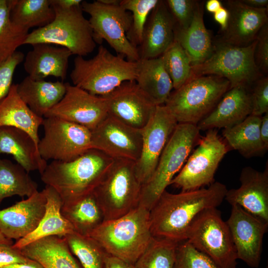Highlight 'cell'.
I'll list each match as a JSON object with an SVG mask.
<instances>
[{"label":"cell","instance_id":"6da1fadb","mask_svg":"<svg viewBox=\"0 0 268 268\" xmlns=\"http://www.w3.org/2000/svg\"><path fill=\"white\" fill-rule=\"evenodd\" d=\"M227 191L226 186L219 182L178 194L165 190L149 210L152 236L177 243L186 240L188 230L196 216L205 209L219 206Z\"/></svg>","mask_w":268,"mask_h":268},{"label":"cell","instance_id":"7a4b0ae2","mask_svg":"<svg viewBox=\"0 0 268 268\" xmlns=\"http://www.w3.org/2000/svg\"><path fill=\"white\" fill-rule=\"evenodd\" d=\"M114 160L91 148L69 162L53 161L41 174V179L56 191L65 205L93 193Z\"/></svg>","mask_w":268,"mask_h":268},{"label":"cell","instance_id":"3957f363","mask_svg":"<svg viewBox=\"0 0 268 268\" xmlns=\"http://www.w3.org/2000/svg\"><path fill=\"white\" fill-rule=\"evenodd\" d=\"M88 236L107 254L134 265L153 238L149 210L138 205L119 218L105 220Z\"/></svg>","mask_w":268,"mask_h":268},{"label":"cell","instance_id":"277c9868","mask_svg":"<svg viewBox=\"0 0 268 268\" xmlns=\"http://www.w3.org/2000/svg\"><path fill=\"white\" fill-rule=\"evenodd\" d=\"M136 62L114 55L100 45L90 59L76 56L70 77L73 85L91 94L103 96L126 81L134 80Z\"/></svg>","mask_w":268,"mask_h":268},{"label":"cell","instance_id":"5b68a950","mask_svg":"<svg viewBox=\"0 0 268 268\" xmlns=\"http://www.w3.org/2000/svg\"><path fill=\"white\" fill-rule=\"evenodd\" d=\"M230 88L229 82L219 76H194L174 89L164 105L178 123L197 125Z\"/></svg>","mask_w":268,"mask_h":268},{"label":"cell","instance_id":"8992f818","mask_svg":"<svg viewBox=\"0 0 268 268\" xmlns=\"http://www.w3.org/2000/svg\"><path fill=\"white\" fill-rule=\"evenodd\" d=\"M200 131L197 125L178 123L170 137L152 175L142 185L138 205L150 210L181 169L194 146Z\"/></svg>","mask_w":268,"mask_h":268},{"label":"cell","instance_id":"52a82bcc","mask_svg":"<svg viewBox=\"0 0 268 268\" xmlns=\"http://www.w3.org/2000/svg\"><path fill=\"white\" fill-rule=\"evenodd\" d=\"M52 7L55 13L53 21L29 33L23 45L46 43L60 46L67 49L72 55L83 57L92 53L97 43L81 5L69 9Z\"/></svg>","mask_w":268,"mask_h":268},{"label":"cell","instance_id":"ba28073f","mask_svg":"<svg viewBox=\"0 0 268 268\" xmlns=\"http://www.w3.org/2000/svg\"><path fill=\"white\" fill-rule=\"evenodd\" d=\"M256 44V39L244 47L213 40L210 56L203 63L192 66L191 77L214 75L226 79L230 88L239 85L250 87L263 76L255 62Z\"/></svg>","mask_w":268,"mask_h":268},{"label":"cell","instance_id":"9c48e42d","mask_svg":"<svg viewBox=\"0 0 268 268\" xmlns=\"http://www.w3.org/2000/svg\"><path fill=\"white\" fill-rule=\"evenodd\" d=\"M135 162L116 159L93 192L105 220L119 218L138 206L142 185L134 170Z\"/></svg>","mask_w":268,"mask_h":268},{"label":"cell","instance_id":"30bf717a","mask_svg":"<svg viewBox=\"0 0 268 268\" xmlns=\"http://www.w3.org/2000/svg\"><path fill=\"white\" fill-rule=\"evenodd\" d=\"M221 214L216 207L201 211L190 224L186 240L220 268H236V249L227 224Z\"/></svg>","mask_w":268,"mask_h":268},{"label":"cell","instance_id":"8fae6325","mask_svg":"<svg viewBox=\"0 0 268 268\" xmlns=\"http://www.w3.org/2000/svg\"><path fill=\"white\" fill-rule=\"evenodd\" d=\"M81 7L90 16L88 20L96 43L101 44L105 40L117 55L126 58L128 61L136 62L139 59L137 48L127 36L132 21L131 12L120 4L109 5L98 0L83 1Z\"/></svg>","mask_w":268,"mask_h":268},{"label":"cell","instance_id":"7c38bea8","mask_svg":"<svg viewBox=\"0 0 268 268\" xmlns=\"http://www.w3.org/2000/svg\"><path fill=\"white\" fill-rule=\"evenodd\" d=\"M229 149L216 129L208 130L200 139L197 147L189 155L170 185L181 189L182 191L209 186L214 182L216 171Z\"/></svg>","mask_w":268,"mask_h":268},{"label":"cell","instance_id":"4fadbf2b","mask_svg":"<svg viewBox=\"0 0 268 268\" xmlns=\"http://www.w3.org/2000/svg\"><path fill=\"white\" fill-rule=\"evenodd\" d=\"M44 134L38 144L45 161L69 162L91 149V131L81 125L60 118H44Z\"/></svg>","mask_w":268,"mask_h":268},{"label":"cell","instance_id":"5bb4252c","mask_svg":"<svg viewBox=\"0 0 268 268\" xmlns=\"http://www.w3.org/2000/svg\"><path fill=\"white\" fill-rule=\"evenodd\" d=\"M178 123L165 105H158L142 129V148L134 164L136 176L142 185L150 179L160 157Z\"/></svg>","mask_w":268,"mask_h":268},{"label":"cell","instance_id":"9a60e30c","mask_svg":"<svg viewBox=\"0 0 268 268\" xmlns=\"http://www.w3.org/2000/svg\"><path fill=\"white\" fill-rule=\"evenodd\" d=\"M141 131L108 115L91 131V148L116 159L136 162L142 148Z\"/></svg>","mask_w":268,"mask_h":268},{"label":"cell","instance_id":"2e32d148","mask_svg":"<svg viewBox=\"0 0 268 268\" xmlns=\"http://www.w3.org/2000/svg\"><path fill=\"white\" fill-rule=\"evenodd\" d=\"M226 221L236 249L237 259L253 268L259 267L263 239L268 222L249 213L238 205L231 206Z\"/></svg>","mask_w":268,"mask_h":268},{"label":"cell","instance_id":"e0dca14e","mask_svg":"<svg viewBox=\"0 0 268 268\" xmlns=\"http://www.w3.org/2000/svg\"><path fill=\"white\" fill-rule=\"evenodd\" d=\"M61 100L44 118L54 117L94 129L108 115L105 99L68 82Z\"/></svg>","mask_w":268,"mask_h":268},{"label":"cell","instance_id":"ac0fdd59","mask_svg":"<svg viewBox=\"0 0 268 268\" xmlns=\"http://www.w3.org/2000/svg\"><path fill=\"white\" fill-rule=\"evenodd\" d=\"M103 97L109 115L139 130L147 124L157 106L135 80L123 82Z\"/></svg>","mask_w":268,"mask_h":268},{"label":"cell","instance_id":"d6986e66","mask_svg":"<svg viewBox=\"0 0 268 268\" xmlns=\"http://www.w3.org/2000/svg\"><path fill=\"white\" fill-rule=\"evenodd\" d=\"M223 3L229 13V20L227 27L216 40L238 47L250 45L268 23V7H251L240 0H225Z\"/></svg>","mask_w":268,"mask_h":268},{"label":"cell","instance_id":"ffe728a7","mask_svg":"<svg viewBox=\"0 0 268 268\" xmlns=\"http://www.w3.org/2000/svg\"><path fill=\"white\" fill-rule=\"evenodd\" d=\"M237 189L227 190L224 200L268 222V166L263 171L250 166L243 168Z\"/></svg>","mask_w":268,"mask_h":268},{"label":"cell","instance_id":"44dd1931","mask_svg":"<svg viewBox=\"0 0 268 268\" xmlns=\"http://www.w3.org/2000/svg\"><path fill=\"white\" fill-rule=\"evenodd\" d=\"M46 204L43 190L26 200L0 210V231L8 239L16 240L34 231L43 218Z\"/></svg>","mask_w":268,"mask_h":268},{"label":"cell","instance_id":"7402d4cb","mask_svg":"<svg viewBox=\"0 0 268 268\" xmlns=\"http://www.w3.org/2000/svg\"><path fill=\"white\" fill-rule=\"evenodd\" d=\"M250 88L239 85L229 89L214 109L197 125L201 131L231 127L251 115Z\"/></svg>","mask_w":268,"mask_h":268},{"label":"cell","instance_id":"603a6c76","mask_svg":"<svg viewBox=\"0 0 268 268\" xmlns=\"http://www.w3.org/2000/svg\"><path fill=\"white\" fill-rule=\"evenodd\" d=\"M175 21L165 0H159L145 24L140 45L139 59L161 56L175 41Z\"/></svg>","mask_w":268,"mask_h":268},{"label":"cell","instance_id":"cb8c5ba5","mask_svg":"<svg viewBox=\"0 0 268 268\" xmlns=\"http://www.w3.org/2000/svg\"><path fill=\"white\" fill-rule=\"evenodd\" d=\"M24 57V68L28 76L34 79H44L49 76L66 78L68 61L72 55L67 48L38 43Z\"/></svg>","mask_w":268,"mask_h":268},{"label":"cell","instance_id":"d4e9b609","mask_svg":"<svg viewBox=\"0 0 268 268\" xmlns=\"http://www.w3.org/2000/svg\"><path fill=\"white\" fill-rule=\"evenodd\" d=\"M11 155L17 164L28 173L38 170L41 174L47 161L40 155L38 145L23 130L14 127H0V155Z\"/></svg>","mask_w":268,"mask_h":268},{"label":"cell","instance_id":"484cf974","mask_svg":"<svg viewBox=\"0 0 268 268\" xmlns=\"http://www.w3.org/2000/svg\"><path fill=\"white\" fill-rule=\"evenodd\" d=\"M203 1H197L193 20L186 29L175 27V41L185 50L192 66L200 64L211 55L213 40L203 20Z\"/></svg>","mask_w":268,"mask_h":268},{"label":"cell","instance_id":"4316f807","mask_svg":"<svg viewBox=\"0 0 268 268\" xmlns=\"http://www.w3.org/2000/svg\"><path fill=\"white\" fill-rule=\"evenodd\" d=\"M16 86L21 100L33 112L42 117L61 100L66 90L63 81L34 79L29 76Z\"/></svg>","mask_w":268,"mask_h":268},{"label":"cell","instance_id":"83f0119b","mask_svg":"<svg viewBox=\"0 0 268 268\" xmlns=\"http://www.w3.org/2000/svg\"><path fill=\"white\" fill-rule=\"evenodd\" d=\"M46 204L44 215L36 229L27 236L16 240L13 246L21 249L38 239L51 236L63 237L73 233L74 229L71 224L62 215V199L52 187L46 185L43 190Z\"/></svg>","mask_w":268,"mask_h":268},{"label":"cell","instance_id":"f1b7e54d","mask_svg":"<svg viewBox=\"0 0 268 268\" xmlns=\"http://www.w3.org/2000/svg\"><path fill=\"white\" fill-rule=\"evenodd\" d=\"M27 258L44 268H80L64 237H46L20 249Z\"/></svg>","mask_w":268,"mask_h":268},{"label":"cell","instance_id":"f546056e","mask_svg":"<svg viewBox=\"0 0 268 268\" xmlns=\"http://www.w3.org/2000/svg\"><path fill=\"white\" fill-rule=\"evenodd\" d=\"M135 81L156 105H164L173 89L162 57L136 62Z\"/></svg>","mask_w":268,"mask_h":268},{"label":"cell","instance_id":"4dcf8cb0","mask_svg":"<svg viewBox=\"0 0 268 268\" xmlns=\"http://www.w3.org/2000/svg\"><path fill=\"white\" fill-rule=\"evenodd\" d=\"M43 120V117L35 114L21 100L16 84H12L7 95L0 102V127H11L23 130L38 145L40 141L38 130Z\"/></svg>","mask_w":268,"mask_h":268},{"label":"cell","instance_id":"1f68e13d","mask_svg":"<svg viewBox=\"0 0 268 268\" xmlns=\"http://www.w3.org/2000/svg\"><path fill=\"white\" fill-rule=\"evenodd\" d=\"M261 117L250 115L241 122L224 129L222 134L229 148L245 158L262 155L267 150L261 140Z\"/></svg>","mask_w":268,"mask_h":268},{"label":"cell","instance_id":"d6a6232c","mask_svg":"<svg viewBox=\"0 0 268 268\" xmlns=\"http://www.w3.org/2000/svg\"><path fill=\"white\" fill-rule=\"evenodd\" d=\"M61 213L75 232L88 236L105 221L103 210L94 193L63 205Z\"/></svg>","mask_w":268,"mask_h":268},{"label":"cell","instance_id":"836d02e7","mask_svg":"<svg viewBox=\"0 0 268 268\" xmlns=\"http://www.w3.org/2000/svg\"><path fill=\"white\" fill-rule=\"evenodd\" d=\"M9 17L15 24L29 29L53 21L55 11L49 0H9Z\"/></svg>","mask_w":268,"mask_h":268},{"label":"cell","instance_id":"e575fe53","mask_svg":"<svg viewBox=\"0 0 268 268\" xmlns=\"http://www.w3.org/2000/svg\"><path fill=\"white\" fill-rule=\"evenodd\" d=\"M38 185L18 164L0 158V204L13 196L29 197L38 191Z\"/></svg>","mask_w":268,"mask_h":268},{"label":"cell","instance_id":"d590c367","mask_svg":"<svg viewBox=\"0 0 268 268\" xmlns=\"http://www.w3.org/2000/svg\"><path fill=\"white\" fill-rule=\"evenodd\" d=\"M9 0H0V64L10 57L23 43L29 29L13 22Z\"/></svg>","mask_w":268,"mask_h":268},{"label":"cell","instance_id":"8d00e7d4","mask_svg":"<svg viewBox=\"0 0 268 268\" xmlns=\"http://www.w3.org/2000/svg\"><path fill=\"white\" fill-rule=\"evenodd\" d=\"M83 268H104L107 253L92 238L74 232L63 237Z\"/></svg>","mask_w":268,"mask_h":268},{"label":"cell","instance_id":"74e56055","mask_svg":"<svg viewBox=\"0 0 268 268\" xmlns=\"http://www.w3.org/2000/svg\"><path fill=\"white\" fill-rule=\"evenodd\" d=\"M178 243L153 237L134 264V268H173Z\"/></svg>","mask_w":268,"mask_h":268},{"label":"cell","instance_id":"f35d334b","mask_svg":"<svg viewBox=\"0 0 268 268\" xmlns=\"http://www.w3.org/2000/svg\"><path fill=\"white\" fill-rule=\"evenodd\" d=\"M164 67L177 89L191 77L192 66L189 57L176 41L161 56Z\"/></svg>","mask_w":268,"mask_h":268},{"label":"cell","instance_id":"ab89813d","mask_svg":"<svg viewBox=\"0 0 268 268\" xmlns=\"http://www.w3.org/2000/svg\"><path fill=\"white\" fill-rule=\"evenodd\" d=\"M159 0H121L120 5L131 11L132 21L127 34L131 44L137 48L141 44L144 28L148 17Z\"/></svg>","mask_w":268,"mask_h":268},{"label":"cell","instance_id":"60d3db41","mask_svg":"<svg viewBox=\"0 0 268 268\" xmlns=\"http://www.w3.org/2000/svg\"><path fill=\"white\" fill-rule=\"evenodd\" d=\"M173 268H220L208 256L188 241L178 243Z\"/></svg>","mask_w":268,"mask_h":268},{"label":"cell","instance_id":"b9f144b4","mask_svg":"<svg viewBox=\"0 0 268 268\" xmlns=\"http://www.w3.org/2000/svg\"><path fill=\"white\" fill-rule=\"evenodd\" d=\"M198 0H166L165 2L175 22V27L186 29L191 24Z\"/></svg>","mask_w":268,"mask_h":268},{"label":"cell","instance_id":"7bdbcfd3","mask_svg":"<svg viewBox=\"0 0 268 268\" xmlns=\"http://www.w3.org/2000/svg\"><path fill=\"white\" fill-rule=\"evenodd\" d=\"M23 53L16 51L0 64V102L8 93L12 85V79L16 67L24 60Z\"/></svg>","mask_w":268,"mask_h":268},{"label":"cell","instance_id":"ee69618b","mask_svg":"<svg viewBox=\"0 0 268 268\" xmlns=\"http://www.w3.org/2000/svg\"><path fill=\"white\" fill-rule=\"evenodd\" d=\"M251 91L252 104L251 115L262 117L268 113V77L262 76L254 83Z\"/></svg>","mask_w":268,"mask_h":268},{"label":"cell","instance_id":"f6af8a7d","mask_svg":"<svg viewBox=\"0 0 268 268\" xmlns=\"http://www.w3.org/2000/svg\"><path fill=\"white\" fill-rule=\"evenodd\" d=\"M256 64L263 75L268 72V22L263 26L256 38Z\"/></svg>","mask_w":268,"mask_h":268},{"label":"cell","instance_id":"bcb514c9","mask_svg":"<svg viewBox=\"0 0 268 268\" xmlns=\"http://www.w3.org/2000/svg\"><path fill=\"white\" fill-rule=\"evenodd\" d=\"M33 261L12 244L0 243V268L13 264L29 263Z\"/></svg>","mask_w":268,"mask_h":268},{"label":"cell","instance_id":"7dc6e473","mask_svg":"<svg viewBox=\"0 0 268 268\" xmlns=\"http://www.w3.org/2000/svg\"><path fill=\"white\" fill-rule=\"evenodd\" d=\"M104 268H134V266L133 264L107 254L104 260Z\"/></svg>","mask_w":268,"mask_h":268},{"label":"cell","instance_id":"c3c4849f","mask_svg":"<svg viewBox=\"0 0 268 268\" xmlns=\"http://www.w3.org/2000/svg\"><path fill=\"white\" fill-rule=\"evenodd\" d=\"M213 18L214 20L220 25V31H224L228 24L229 18V11L226 8L222 6L213 13Z\"/></svg>","mask_w":268,"mask_h":268},{"label":"cell","instance_id":"681fc988","mask_svg":"<svg viewBox=\"0 0 268 268\" xmlns=\"http://www.w3.org/2000/svg\"><path fill=\"white\" fill-rule=\"evenodd\" d=\"M260 132L261 140L265 148L268 149V113L261 117Z\"/></svg>","mask_w":268,"mask_h":268},{"label":"cell","instance_id":"f907efd6","mask_svg":"<svg viewBox=\"0 0 268 268\" xmlns=\"http://www.w3.org/2000/svg\"><path fill=\"white\" fill-rule=\"evenodd\" d=\"M52 6L63 9H69L81 5L82 0H49Z\"/></svg>","mask_w":268,"mask_h":268},{"label":"cell","instance_id":"816d5d0a","mask_svg":"<svg viewBox=\"0 0 268 268\" xmlns=\"http://www.w3.org/2000/svg\"><path fill=\"white\" fill-rule=\"evenodd\" d=\"M244 4L253 8H262L268 7V0H240Z\"/></svg>","mask_w":268,"mask_h":268},{"label":"cell","instance_id":"f5cc1de1","mask_svg":"<svg viewBox=\"0 0 268 268\" xmlns=\"http://www.w3.org/2000/svg\"><path fill=\"white\" fill-rule=\"evenodd\" d=\"M2 268H44L43 266L35 261L29 263L13 264L3 267Z\"/></svg>","mask_w":268,"mask_h":268},{"label":"cell","instance_id":"db71d44e","mask_svg":"<svg viewBox=\"0 0 268 268\" xmlns=\"http://www.w3.org/2000/svg\"><path fill=\"white\" fill-rule=\"evenodd\" d=\"M205 8L209 12L214 13L223 6L219 0H208L205 2Z\"/></svg>","mask_w":268,"mask_h":268},{"label":"cell","instance_id":"11a10c76","mask_svg":"<svg viewBox=\"0 0 268 268\" xmlns=\"http://www.w3.org/2000/svg\"><path fill=\"white\" fill-rule=\"evenodd\" d=\"M100 2L109 5L119 4L121 0H98Z\"/></svg>","mask_w":268,"mask_h":268},{"label":"cell","instance_id":"9f6ffc18","mask_svg":"<svg viewBox=\"0 0 268 268\" xmlns=\"http://www.w3.org/2000/svg\"><path fill=\"white\" fill-rule=\"evenodd\" d=\"M0 243L12 244V241L5 238L0 231Z\"/></svg>","mask_w":268,"mask_h":268}]
</instances>
